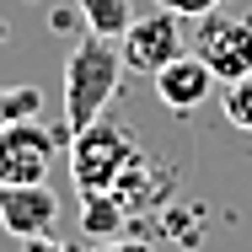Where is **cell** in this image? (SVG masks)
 Masks as SVG:
<instances>
[{
    "label": "cell",
    "instance_id": "7",
    "mask_svg": "<svg viewBox=\"0 0 252 252\" xmlns=\"http://www.w3.org/2000/svg\"><path fill=\"white\" fill-rule=\"evenodd\" d=\"M151 81H156L161 107H172V113H193V107H204L209 92H215V70L204 64L199 54H177L166 70H156Z\"/></svg>",
    "mask_w": 252,
    "mask_h": 252
},
{
    "label": "cell",
    "instance_id": "1",
    "mask_svg": "<svg viewBox=\"0 0 252 252\" xmlns=\"http://www.w3.org/2000/svg\"><path fill=\"white\" fill-rule=\"evenodd\" d=\"M118 81H124V49L118 38H97L86 32L70 59H64V129H86L107 113V102L118 97Z\"/></svg>",
    "mask_w": 252,
    "mask_h": 252
},
{
    "label": "cell",
    "instance_id": "14",
    "mask_svg": "<svg viewBox=\"0 0 252 252\" xmlns=\"http://www.w3.org/2000/svg\"><path fill=\"white\" fill-rule=\"evenodd\" d=\"M92 252H151L145 242H124V236H107L102 247H92Z\"/></svg>",
    "mask_w": 252,
    "mask_h": 252
},
{
    "label": "cell",
    "instance_id": "5",
    "mask_svg": "<svg viewBox=\"0 0 252 252\" xmlns=\"http://www.w3.org/2000/svg\"><path fill=\"white\" fill-rule=\"evenodd\" d=\"M118 49H124V70L156 75V70H166V64L183 54V27H177L172 11L156 5V16H134V22H129V32L118 38Z\"/></svg>",
    "mask_w": 252,
    "mask_h": 252
},
{
    "label": "cell",
    "instance_id": "6",
    "mask_svg": "<svg viewBox=\"0 0 252 252\" xmlns=\"http://www.w3.org/2000/svg\"><path fill=\"white\" fill-rule=\"evenodd\" d=\"M0 225L16 236V242H38L59 231V193L49 183H32V188H0Z\"/></svg>",
    "mask_w": 252,
    "mask_h": 252
},
{
    "label": "cell",
    "instance_id": "10",
    "mask_svg": "<svg viewBox=\"0 0 252 252\" xmlns=\"http://www.w3.org/2000/svg\"><path fill=\"white\" fill-rule=\"evenodd\" d=\"M43 113V92L38 86H0V129L22 124V118H38Z\"/></svg>",
    "mask_w": 252,
    "mask_h": 252
},
{
    "label": "cell",
    "instance_id": "4",
    "mask_svg": "<svg viewBox=\"0 0 252 252\" xmlns=\"http://www.w3.org/2000/svg\"><path fill=\"white\" fill-rule=\"evenodd\" d=\"M193 54L215 70L220 86L252 75V22L247 16H220V11H209L199 22V32H193Z\"/></svg>",
    "mask_w": 252,
    "mask_h": 252
},
{
    "label": "cell",
    "instance_id": "8",
    "mask_svg": "<svg viewBox=\"0 0 252 252\" xmlns=\"http://www.w3.org/2000/svg\"><path fill=\"white\" fill-rule=\"evenodd\" d=\"M81 225L107 242V236H118L129 225V204L118 199V193H81Z\"/></svg>",
    "mask_w": 252,
    "mask_h": 252
},
{
    "label": "cell",
    "instance_id": "3",
    "mask_svg": "<svg viewBox=\"0 0 252 252\" xmlns=\"http://www.w3.org/2000/svg\"><path fill=\"white\" fill-rule=\"evenodd\" d=\"M54 151H59V134H54L43 118H22V124L0 129V188L49 183Z\"/></svg>",
    "mask_w": 252,
    "mask_h": 252
},
{
    "label": "cell",
    "instance_id": "2",
    "mask_svg": "<svg viewBox=\"0 0 252 252\" xmlns=\"http://www.w3.org/2000/svg\"><path fill=\"white\" fill-rule=\"evenodd\" d=\"M134 161H140V134L118 118H107V113L70 134V183H75V193H113Z\"/></svg>",
    "mask_w": 252,
    "mask_h": 252
},
{
    "label": "cell",
    "instance_id": "12",
    "mask_svg": "<svg viewBox=\"0 0 252 252\" xmlns=\"http://www.w3.org/2000/svg\"><path fill=\"white\" fill-rule=\"evenodd\" d=\"M161 11H172V16H209V11H220L225 0H156Z\"/></svg>",
    "mask_w": 252,
    "mask_h": 252
},
{
    "label": "cell",
    "instance_id": "13",
    "mask_svg": "<svg viewBox=\"0 0 252 252\" xmlns=\"http://www.w3.org/2000/svg\"><path fill=\"white\" fill-rule=\"evenodd\" d=\"M22 252H86V247L70 236H38V242H22Z\"/></svg>",
    "mask_w": 252,
    "mask_h": 252
},
{
    "label": "cell",
    "instance_id": "9",
    "mask_svg": "<svg viewBox=\"0 0 252 252\" xmlns=\"http://www.w3.org/2000/svg\"><path fill=\"white\" fill-rule=\"evenodd\" d=\"M75 11L86 16V32H97V38H124L134 22L129 0H75Z\"/></svg>",
    "mask_w": 252,
    "mask_h": 252
},
{
    "label": "cell",
    "instance_id": "11",
    "mask_svg": "<svg viewBox=\"0 0 252 252\" xmlns=\"http://www.w3.org/2000/svg\"><path fill=\"white\" fill-rule=\"evenodd\" d=\"M220 113H225V124H231V129L252 134V75H242V81H231V86H225Z\"/></svg>",
    "mask_w": 252,
    "mask_h": 252
}]
</instances>
